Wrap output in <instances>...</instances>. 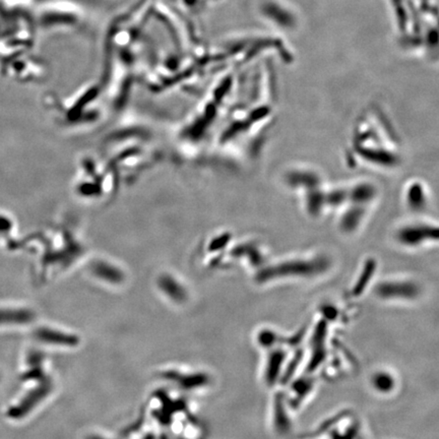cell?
<instances>
[{
	"instance_id": "1",
	"label": "cell",
	"mask_w": 439,
	"mask_h": 439,
	"mask_svg": "<svg viewBox=\"0 0 439 439\" xmlns=\"http://www.w3.org/2000/svg\"><path fill=\"white\" fill-rule=\"evenodd\" d=\"M32 314L25 310L0 307V326L10 323H25L30 320Z\"/></svg>"
},
{
	"instance_id": "2",
	"label": "cell",
	"mask_w": 439,
	"mask_h": 439,
	"mask_svg": "<svg viewBox=\"0 0 439 439\" xmlns=\"http://www.w3.org/2000/svg\"><path fill=\"white\" fill-rule=\"evenodd\" d=\"M390 285V284H389ZM379 294L381 297L385 298H411L416 295V290L414 288L399 286L398 289L396 286H383L379 289Z\"/></svg>"
},
{
	"instance_id": "3",
	"label": "cell",
	"mask_w": 439,
	"mask_h": 439,
	"mask_svg": "<svg viewBox=\"0 0 439 439\" xmlns=\"http://www.w3.org/2000/svg\"><path fill=\"white\" fill-rule=\"evenodd\" d=\"M38 336L40 339L46 340L51 343H74V338L72 336H66L60 332L53 331L51 329H40L38 332Z\"/></svg>"
},
{
	"instance_id": "4",
	"label": "cell",
	"mask_w": 439,
	"mask_h": 439,
	"mask_svg": "<svg viewBox=\"0 0 439 439\" xmlns=\"http://www.w3.org/2000/svg\"><path fill=\"white\" fill-rule=\"evenodd\" d=\"M373 384L379 391H388L393 384L391 377L385 373H378L373 378Z\"/></svg>"
},
{
	"instance_id": "5",
	"label": "cell",
	"mask_w": 439,
	"mask_h": 439,
	"mask_svg": "<svg viewBox=\"0 0 439 439\" xmlns=\"http://www.w3.org/2000/svg\"><path fill=\"white\" fill-rule=\"evenodd\" d=\"M87 439H105V438H103V437H101V436H90V437H88Z\"/></svg>"
}]
</instances>
